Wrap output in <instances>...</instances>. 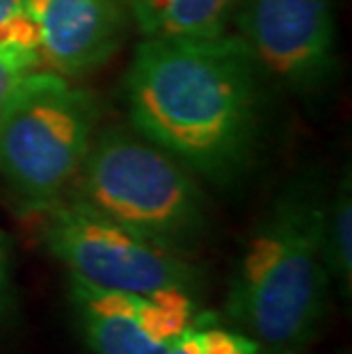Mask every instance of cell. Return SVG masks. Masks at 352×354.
Masks as SVG:
<instances>
[{
  "instance_id": "1",
  "label": "cell",
  "mask_w": 352,
  "mask_h": 354,
  "mask_svg": "<svg viewBox=\"0 0 352 354\" xmlns=\"http://www.w3.org/2000/svg\"><path fill=\"white\" fill-rule=\"evenodd\" d=\"M261 76L231 30L142 39L124 78L131 126L197 178L224 185L247 167L257 145Z\"/></svg>"
},
{
  "instance_id": "2",
  "label": "cell",
  "mask_w": 352,
  "mask_h": 354,
  "mask_svg": "<svg viewBox=\"0 0 352 354\" xmlns=\"http://www.w3.org/2000/svg\"><path fill=\"white\" fill-rule=\"evenodd\" d=\"M323 190L293 180L252 231L231 277L229 320L257 343L259 354H302L329 311Z\"/></svg>"
},
{
  "instance_id": "3",
  "label": "cell",
  "mask_w": 352,
  "mask_h": 354,
  "mask_svg": "<svg viewBox=\"0 0 352 354\" xmlns=\"http://www.w3.org/2000/svg\"><path fill=\"white\" fill-rule=\"evenodd\" d=\"M69 197L126 229L190 256L208 229L197 176L133 126L96 131Z\"/></svg>"
},
{
  "instance_id": "4",
  "label": "cell",
  "mask_w": 352,
  "mask_h": 354,
  "mask_svg": "<svg viewBox=\"0 0 352 354\" xmlns=\"http://www.w3.org/2000/svg\"><path fill=\"white\" fill-rule=\"evenodd\" d=\"M101 124V103L57 73H30L0 122V178L28 213L69 194Z\"/></svg>"
},
{
  "instance_id": "5",
  "label": "cell",
  "mask_w": 352,
  "mask_h": 354,
  "mask_svg": "<svg viewBox=\"0 0 352 354\" xmlns=\"http://www.w3.org/2000/svg\"><path fill=\"white\" fill-rule=\"evenodd\" d=\"M41 217V240L48 254L69 270L73 281L103 290L154 295L183 290L194 295L199 270L190 256L154 243L64 194Z\"/></svg>"
},
{
  "instance_id": "6",
  "label": "cell",
  "mask_w": 352,
  "mask_h": 354,
  "mask_svg": "<svg viewBox=\"0 0 352 354\" xmlns=\"http://www.w3.org/2000/svg\"><path fill=\"white\" fill-rule=\"evenodd\" d=\"M231 28L259 69L297 94H320L336 76L332 0H238Z\"/></svg>"
},
{
  "instance_id": "7",
  "label": "cell",
  "mask_w": 352,
  "mask_h": 354,
  "mask_svg": "<svg viewBox=\"0 0 352 354\" xmlns=\"http://www.w3.org/2000/svg\"><path fill=\"white\" fill-rule=\"evenodd\" d=\"M71 299L87 345L96 354H165L197 315L194 295L103 290L73 281Z\"/></svg>"
},
{
  "instance_id": "8",
  "label": "cell",
  "mask_w": 352,
  "mask_h": 354,
  "mask_svg": "<svg viewBox=\"0 0 352 354\" xmlns=\"http://www.w3.org/2000/svg\"><path fill=\"white\" fill-rule=\"evenodd\" d=\"M28 12L41 69L66 80L108 64L131 26L124 0H28Z\"/></svg>"
},
{
  "instance_id": "9",
  "label": "cell",
  "mask_w": 352,
  "mask_h": 354,
  "mask_svg": "<svg viewBox=\"0 0 352 354\" xmlns=\"http://www.w3.org/2000/svg\"><path fill=\"white\" fill-rule=\"evenodd\" d=\"M142 39L215 37L231 30L238 0H124Z\"/></svg>"
},
{
  "instance_id": "10",
  "label": "cell",
  "mask_w": 352,
  "mask_h": 354,
  "mask_svg": "<svg viewBox=\"0 0 352 354\" xmlns=\"http://www.w3.org/2000/svg\"><path fill=\"white\" fill-rule=\"evenodd\" d=\"M325 254L332 281L346 297L352 292V178L350 167L327 199L325 210Z\"/></svg>"
},
{
  "instance_id": "11",
  "label": "cell",
  "mask_w": 352,
  "mask_h": 354,
  "mask_svg": "<svg viewBox=\"0 0 352 354\" xmlns=\"http://www.w3.org/2000/svg\"><path fill=\"white\" fill-rule=\"evenodd\" d=\"M165 354H259V348L243 331L217 325L208 313H197Z\"/></svg>"
},
{
  "instance_id": "12",
  "label": "cell",
  "mask_w": 352,
  "mask_h": 354,
  "mask_svg": "<svg viewBox=\"0 0 352 354\" xmlns=\"http://www.w3.org/2000/svg\"><path fill=\"white\" fill-rule=\"evenodd\" d=\"M41 69V59L33 50L0 48V122L10 110L14 96L30 73Z\"/></svg>"
},
{
  "instance_id": "13",
  "label": "cell",
  "mask_w": 352,
  "mask_h": 354,
  "mask_svg": "<svg viewBox=\"0 0 352 354\" xmlns=\"http://www.w3.org/2000/svg\"><path fill=\"white\" fill-rule=\"evenodd\" d=\"M0 48L37 53V35L28 0H0Z\"/></svg>"
},
{
  "instance_id": "14",
  "label": "cell",
  "mask_w": 352,
  "mask_h": 354,
  "mask_svg": "<svg viewBox=\"0 0 352 354\" xmlns=\"http://www.w3.org/2000/svg\"><path fill=\"white\" fill-rule=\"evenodd\" d=\"M10 299V252H7V240L0 231V311Z\"/></svg>"
}]
</instances>
